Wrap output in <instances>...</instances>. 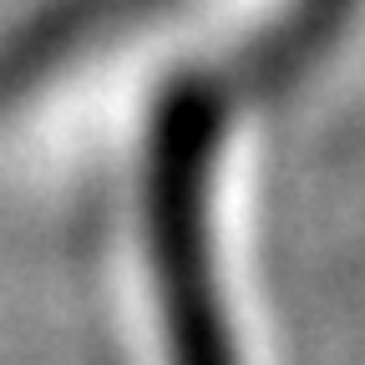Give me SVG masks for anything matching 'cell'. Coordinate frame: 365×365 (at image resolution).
<instances>
[{"label":"cell","mask_w":365,"mask_h":365,"mask_svg":"<svg viewBox=\"0 0 365 365\" xmlns=\"http://www.w3.org/2000/svg\"><path fill=\"white\" fill-rule=\"evenodd\" d=\"M213 158L218 153L193 137H163L148 148V239L173 365H239L213 254Z\"/></svg>","instance_id":"obj_1"}]
</instances>
